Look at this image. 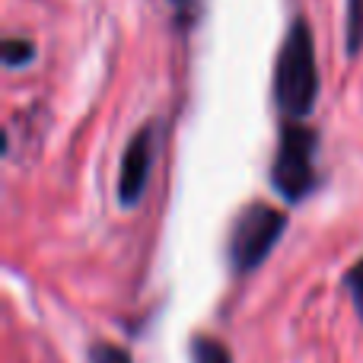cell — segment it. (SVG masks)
Returning a JSON list of instances; mask_svg holds the SVG:
<instances>
[{
	"instance_id": "6da1fadb",
	"label": "cell",
	"mask_w": 363,
	"mask_h": 363,
	"mask_svg": "<svg viewBox=\"0 0 363 363\" xmlns=\"http://www.w3.org/2000/svg\"><path fill=\"white\" fill-rule=\"evenodd\" d=\"M319 96V67H315L313 26L306 16H296L287 26L274 61V102L287 121H300L313 112Z\"/></svg>"
},
{
	"instance_id": "30bf717a",
	"label": "cell",
	"mask_w": 363,
	"mask_h": 363,
	"mask_svg": "<svg viewBox=\"0 0 363 363\" xmlns=\"http://www.w3.org/2000/svg\"><path fill=\"white\" fill-rule=\"evenodd\" d=\"M176 4H179V0H176Z\"/></svg>"
},
{
	"instance_id": "8992f818",
	"label": "cell",
	"mask_w": 363,
	"mask_h": 363,
	"mask_svg": "<svg viewBox=\"0 0 363 363\" xmlns=\"http://www.w3.org/2000/svg\"><path fill=\"white\" fill-rule=\"evenodd\" d=\"M86 360L89 363H134L131 354L121 345H112V341H93L86 351Z\"/></svg>"
},
{
	"instance_id": "52a82bcc",
	"label": "cell",
	"mask_w": 363,
	"mask_h": 363,
	"mask_svg": "<svg viewBox=\"0 0 363 363\" xmlns=\"http://www.w3.org/2000/svg\"><path fill=\"white\" fill-rule=\"evenodd\" d=\"M363 48V0H347V51Z\"/></svg>"
},
{
	"instance_id": "277c9868",
	"label": "cell",
	"mask_w": 363,
	"mask_h": 363,
	"mask_svg": "<svg viewBox=\"0 0 363 363\" xmlns=\"http://www.w3.org/2000/svg\"><path fill=\"white\" fill-rule=\"evenodd\" d=\"M153 134L157 128L153 125H140L138 131L131 134L125 153H121V169H118V198L125 207L138 204L140 194L147 188V179H150V163H153Z\"/></svg>"
},
{
	"instance_id": "9c48e42d",
	"label": "cell",
	"mask_w": 363,
	"mask_h": 363,
	"mask_svg": "<svg viewBox=\"0 0 363 363\" xmlns=\"http://www.w3.org/2000/svg\"><path fill=\"white\" fill-rule=\"evenodd\" d=\"M345 287H347V294H351L357 315L363 319V258H360L357 264H351V268L345 271Z\"/></svg>"
},
{
	"instance_id": "ba28073f",
	"label": "cell",
	"mask_w": 363,
	"mask_h": 363,
	"mask_svg": "<svg viewBox=\"0 0 363 363\" xmlns=\"http://www.w3.org/2000/svg\"><path fill=\"white\" fill-rule=\"evenodd\" d=\"M32 57H35V48L29 38H6L4 42V67H23Z\"/></svg>"
},
{
	"instance_id": "5b68a950",
	"label": "cell",
	"mask_w": 363,
	"mask_h": 363,
	"mask_svg": "<svg viewBox=\"0 0 363 363\" xmlns=\"http://www.w3.org/2000/svg\"><path fill=\"white\" fill-rule=\"evenodd\" d=\"M188 357L191 363H233V354L223 341L211 338V335H194L188 345Z\"/></svg>"
},
{
	"instance_id": "7a4b0ae2",
	"label": "cell",
	"mask_w": 363,
	"mask_h": 363,
	"mask_svg": "<svg viewBox=\"0 0 363 363\" xmlns=\"http://www.w3.org/2000/svg\"><path fill=\"white\" fill-rule=\"evenodd\" d=\"M315 144L319 134L303 121H284L271 163V185L287 201H303L315 188Z\"/></svg>"
},
{
	"instance_id": "3957f363",
	"label": "cell",
	"mask_w": 363,
	"mask_h": 363,
	"mask_svg": "<svg viewBox=\"0 0 363 363\" xmlns=\"http://www.w3.org/2000/svg\"><path fill=\"white\" fill-rule=\"evenodd\" d=\"M287 230V217L284 211L264 204V201H252L239 211L236 223L230 233V264L236 274H249L268 258L281 233Z\"/></svg>"
}]
</instances>
